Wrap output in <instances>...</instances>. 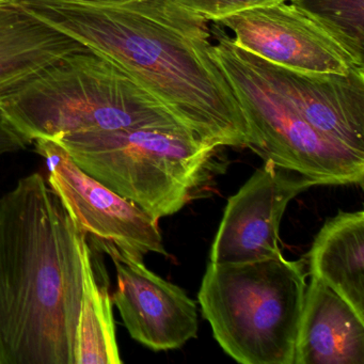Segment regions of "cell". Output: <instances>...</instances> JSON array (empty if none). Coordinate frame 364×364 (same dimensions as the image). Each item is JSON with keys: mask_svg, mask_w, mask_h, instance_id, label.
I'll use <instances>...</instances> for the list:
<instances>
[{"mask_svg": "<svg viewBox=\"0 0 364 364\" xmlns=\"http://www.w3.org/2000/svg\"><path fill=\"white\" fill-rule=\"evenodd\" d=\"M87 1H92V3L107 4V5H119V4L129 3L133 0H87Z\"/></svg>", "mask_w": 364, "mask_h": 364, "instance_id": "19", "label": "cell"}, {"mask_svg": "<svg viewBox=\"0 0 364 364\" xmlns=\"http://www.w3.org/2000/svg\"><path fill=\"white\" fill-rule=\"evenodd\" d=\"M78 167L159 220L180 212L208 180L218 149L182 125L53 139Z\"/></svg>", "mask_w": 364, "mask_h": 364, "instance_id": "5", "label": "cell"}, {"mask_svg": "<svg viewBox=\"0 0 364 364\" xmlns=\"http://www.w3.org/2000/svg\"><path fill=\"white\" fill-rule=\"evenodd\" d=\"M232 42L268 63L318 74H364V50L291 0L217 21Z\"/></svg>", "mask_w": 364, "mask_h": 364, "instance_id": "7", "label": "cell"}, {"mask_svg": "<svg viewBox=\"0 0 364 364\" xmlns=\"http://www.w3.org/2000/svg\"><path fill=\"white\" fill-rule=\"evenodd\" d=\"M36 152L48 166V183L92 242H109L132 255H167L159 220L76 165L58 142L39 138Z\"/></svg>", "mask_w": 364, "mask_h": 364, "instance_id": "8", "label": "cell"}, {"mask_svg": "<svg viewBox=\"0 0 364 364\" xmlns=\"http://www.w3.org/2000/svg\"><path fill=\"white\" fill-rule=\"evenodd\" d=\"M88 50L14 0H0V103L68 55Z\"/></svg>", "mask_w": 364, "mask_h": 364, "instance_id": "13", "label": "cell"}, {"mask_svg": "<svg viewBox=\"0 0 364 364\" xmlns=\"http://www.w3.org/2000/svg\"><path fill=\"white\" fill-rule=\"evenodd\" d=\"M309 270L364 319L363 210L341 212L326 221L309 252Z\"/></svg>", "mask_w": 364, "mask_h": 364, "instance_id": "14", "label": "cell"}, {"mask_svg": "<svg viewBox=\"0 0 364 364\" xmlns=\"http://www.w3.org/2000/svg\"><path fill=\"white\" fill-rule=\"evenodd\" d=\"M0 112L31 142L181 125L127 74L89 50L40 72L0 103Z\"/></svg>", "mask_w": 364, "mask_h": 364, "instance_id": "3", "label": "cell"}, {"mask_svg": "<svg viewBox=\"0 0 364 364\" xmlns=\"http://www.w3.org/2000/svg\"><path fill=\"white\" fill-rule=\"evenodd\" d=\"M33 142L0 112V156L25 150Z\"/></svg>", "mask_w": 364, "mask_h": 364, "instance_id": "18", "label": "cell"}, {"mask_svg": "<svg viewBox=\"0 0 364 364\" xmlns=\"http://www.w3.org/2000/svg\"><path fill=\"white\" fill-rule=\"evenodd\" d=\"M86 238L38 172L0 197V364H75Z\"/></svg>", "mask_w": 364, "mask_h": 364, "instance_id": "2", "label": "cell"}, {"mask_svg": "<svg viewBox=\"0 0 364 364\" xmlns=\"http://www.w3.org/2000/svg\"><path fill=\"white\" fill-rule=\"evenodd\" d=\"M316 183L265 161L228 200L210 263L240 264L282 255L280 223L289 202Z\"/></svg>", "mask_w": 364, "mask_h": 364, "instance_id": "9", "label": "cell"}, {"mask_svg": "<svg viewBox=\"0 0 364 364\" xmlns=\"http://www.w3.org/2000/svg\"><path fill=\"white\" fill-rule=\"evenodd\" d=\"M88 242L114 262L112 304L134 340L161 351L180 348L197 336V304L182 289L151 272L141 257L109 242Z\"/></svg>", "mask_w": 364, "mask_h": 364, "instance_id": "10", "label": "cell"}, {"mask_svg": "<svg viewBox=\"0 0 364 364\" xmlns=\"http://www.w3.org/2000/svg\"><path fill=\"white\" fill-rule=\"evenodd\" d=\"M14 1L116 65L202 141L248 148L244 112L203 16L174 0Z\"/></svg>", "mask_w": 364, "mask_h": 364, "instance_id": "1", "label": "cell"}, {"mask_svg": "<svg viewBox=\"0 0 364 364\" xmlns=\"http://www.w3.org/2000/svg\"><path fill=\"white\" fill-rule=\"evenodd\" d=\"M213 50L240 102L248 148L317 185H363L364 155L326 137L257 73L242 48L220 31Z\"/></svg>", "mask_w": 364, "mask_h": 364, "instance_id": "6", "label": "cell"}, {"mask_svg": "<svg viewBox=\"0 0 364 364\" xmlns=\"http://www.w3.org/2000/svg\"><path fill=\"white\" fill-rule=\"evenodd\" d=\"M364 50V0H291Z\"/></svg>", "mask_w": 364, "mask_h": 364, "instance_id": "16", "label": "cell"}, {"mask_svg": "<svg viewBox=\"0 0 364 364\" xmlns=\"http://www.w3.org/2000/svg\"><path fill=\"white\" fill-rule=\"evenodd\" d=\"M84 291L75 342V364H120L116 325L105 265L88 238L82 244Z\"/></svg>", "mask_w": 364, "mask_h": 364, "instance_id": "15", "label": "cell"}, {"mask_svg": "<svg viewBox=\"0 0 364 364\" xmlns=\"http://www.w3.org/2000/svg\"><path fill=\"white\" fill-rule=\"evenodd\" d=\"M187 9L203 16L208 22H217L238 12L274 5L287 0H174Z\"/></svg>", "mask_w": 364, "mask_h": 364, "instance_id": "17", "label": "cell"}, {"mask_svg": "<svg viewBox=\"0 0 364 364\" xmlns=\"http://www.w3.org/2000/svg\"><path fill=\"white\" fill-rule=\"evenodd\" d=\"M301 261L208 263L198 293L221 348L244 364H293L306 298Z\"/></svg>", "mask_w": 364, "mask_h": 364, "instance_id": "4", "label": "cell"}, {"mask_svg": "<svg viewBox=\"0 0 364 364\" xmlns=\"http://www.w3.org/2000/svg\"><path fill=\"white\" fill-rule=\"evenodd\" d=\"M293 364H364V319L314 277L306 285Z\"/></svg>", "mask_w": 364, "mask_h": 364, "instance_id": "12", "label": "cell"}, {"mask_svg": "<svg viewBox=\"0 0 364 364\" xmlns=\"http://www.w3.org/2000/svg\"><path fill=\"white\" fill-rule=\"evenodd\" d=\"M245 53L257 73L309 124L326 137L364 155V74L306 73Z\"/></svg>", "mask_w": 364, "mask_h": 364, "instance_id": "11", "label": "cell"}]
</instances>
